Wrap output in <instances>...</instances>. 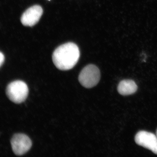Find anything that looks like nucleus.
I'll return each instance as SVG.
<instances>
[{
    "mask_svg": "<svg viewBox=\"0 0 157 157\" xmlns=\"http://www.w3.org/2000/svg\"><path fill=\"white\" fill-rule=\"evenodd\" d=\"M80 57L78 46L73 42H68L59 46L52 54V61L59 70L72 69L77 63Z\"/></svg>",
    "mask_w": 157,
    "mask_h": 157,
    "instance_id": "nucleus-1",
    "label": "nucleus"
},
{
    "mask_svg": "<svg viewBox=\"0 0 157 157\" xmlns=\"http://www.w3.org/2000/svg\"><path fill=\"white\" fill-rule=\"evenodd\" d=\"M29 88L24 82L16 80L9 83L6 89V94L11 101L20 104L25 101L28 96Z\"/></svg>",
    "mask_w": 157,
    "mask_h": 157,
    "instance_id": "nucleus-2",
    "label": "nucleus"
},
{
    "mask_svg": "<svg viewBox=\"0 0 157 157\" xmlns=\"http://www.w3.org/2000/svg\"><path fill=\"white\" fill-rule=\"evenodd\" d=\"M101 78L100 70L94 65H89L85 67L78 76L80 84L86 88H90L98 84Z\"/></svg>",
    "mask_w": 157,
    "mask_h": 157,
    "instance_id": "nucleus-3",
    "label": "nucleus"
},
{
    "mask_svg": "<svg viewBox=\"0 0 157 157\" xmlns=\"http://www.w3.org/2000/svg\"><path fill=\"white\" fill-rule=\"evenodd\" d=\"M11 145L12 150L15 155H22L29 150L32 146V142L26 135L17 134L12 137Z\"/></svg>",
    "mask_w": 157,
    "mask_h": 157,
    "instance_id": "nucleus-4",
    "label": "nucleus"
},
{
    "mask_svg": "<svg viewBox=\"0 0 157 157\" xmlns=\"http://www.w3.org/2000/svg\"><path fill=\"white\" fill-rule=\"evenodd\" d=\"M135 141L138 145L157 155V137L154 134L146 131H140L135 136Z\"/></svg>",
    "mask_w": 157,
    "mask_h": 157,
    "instance_id": "nucleus-5",
    "label": "nucleus"
},
{
    "mask_svg": "<svg viewBox=\"0 0 157 157\" xmlns=\"http://www.w3.org/2000/svg\"><path fill=\"white\" fill-rule=\"evenodd\" d=\"M42 14L43 10L41 6H32L22 14L21 18V23L26 26H33L38 22Z\"/></svg>",
    "mask_w": 157,
    "mask_h": 157,
    "instance_id": "nucleus-6",
    "label": "nucleus"
},
{
    "mask_svg": "<svg viewBox=\"0 0 157 157\" xmlns=\"http://www.w3.org/2000/svg\"><path fill=\"white\" fill-rule=\"evenodd\" d=\"M137 89V86L135 82L130 79H125L120 82L117 87L119 93L123 96L134 94Z\"/></svg>",
    "mask_w": 157,
    "mask_h": 157,
    "instance_id": "nucleus-7",
    "label": "nucleus"
},
{
    "mask_svg": "<svg viewBox=\"0 0 157 157\" xmlns=\"http://www.w3.org/2000/svg\"><path fill=\"white\" fill-rule=\"evenodd\" d=\"M4 61H5V56L2 53L0 52V67L3 64Z\"/></svg>",
    "mask_w": 157,
    "mask_h": 157,
    "instance_id": "nucleus-8",
    "label": "nucleus"
},
{
    "mask_svg": "<svg viewBox=\"0 0 157 157\" xmlns=\"http://www.w3.org/2000/svg\"><path fill=\"white\" fill-rule=\"evenodd\" d=\"M156 136L157 137V131H156Z\"/></svg>",
    "mask_w": 157,
    "mask_h": 157,
    "instance_id": "nucleus-9",
    "label": "nucleus"
},
{
    "mask_svg": "<svg viewBox=\"0 0 157 157\" xmlns=\"http://www.w3.org/2000/svg\"><path fill=\"white\" fill-rule=\"evenodd\" d=\"M48 1H50V0H48Z\"/></svg>",
    "mask_w": 157,
    "mask_h": 157,
    "instance_id": "nucleus-10",
    "label": "nucleus"
}]
</instances>
